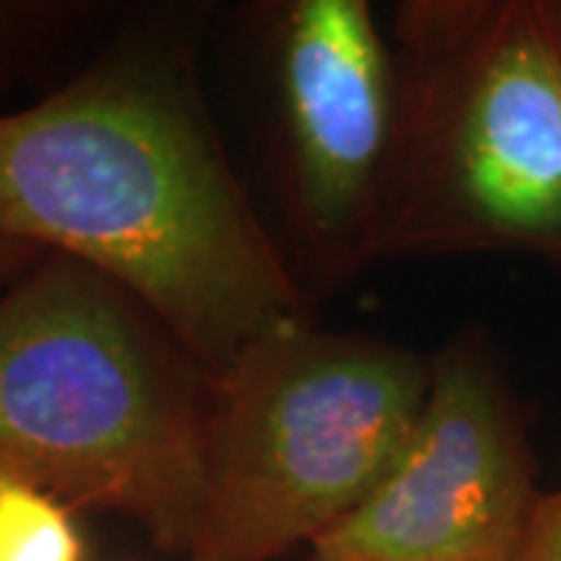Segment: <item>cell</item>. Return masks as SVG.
Masks as SVG:
<instances>
[{"label": "cell", "instance_id": "10", "mask_svg": "<svg viewBox=\"0 0 561 561\" xmlns=\"http://www.w3.org/2000/svg\"><path fill=\"white\" fill-rule=\"evenodd\" d=\"M556 10H559V20H561V0H556Z\"/></svg>", "mask_w": 561, "mask_h": 561}, {"label": "cell", "instance_id": "7", "mask_svg": "<svg viewBox=\"0 0 561 561\" xmlns=\"http://www.w3.org/2000/svg\"><path fill=\"white\" fill-rule=\"evenodd\" d=\"M0 561H88L76 508L0 474Z\"/></svg>", "mask_w": 561, "mask_h": 561}, {"label": "cell", "instance_id": "6", "mask_svg": "<svg viewBox=\"0 0 561 561\" xmlns=\"http://www.w3.org/2000/svg\"><path fill=\"white\" fill-rule=\"evenodd\" d=\"M287 216L324 278L381 262L402 144L393 44L365 0H294L275 32Z\"/></svg>", "mask_w": 561, "mask_h": 561}, {"label": "cell", "instance_id": "4", "mask_svg": "<svg viewBox=\"0 0 561 561\" xmlns=\"http://www.w3.org/2000/svg\"><path fill=\"white\" fill-rule=\"evenodd\" d=\"M431 359L309 321L213 378L206 478L187 561H275L350 515L400 456Z\"/></svg>", "mask_w": 561, "mask_h": 561}, {"label": "cell", "instance_id": "1", "mask_svg": "<svg viewBox=\"0 0 561 561\" xmlns=\"http://www.w3.org/2000/svg\"><path fill=\"white\" fill-rule=\"evenodd\" d=\"M0 241L135 294L216 378L309 321L306 294L221 157L179 62L122 50L0 116Z\"/></svg>", "mask_w": 561, "mask_h": 561}, {"label": "cell", "instance_id": "8", "mask_svg": "<svg viewBox=\"0 0 561 561\" xmlns=\"http://www.w3.org/2000/svg\"><path fill=\"white\" fill-rule=\"evenodd\" d=\"M512 561H561V486L552 493L542 490Z\"/></svg>", "mask_w": 561, "mask_h": 561}, {"label": "cell", "instance_id": "9", "mask_svg": "<svg viewBox=\"0 0 561 561\" xmlns=\"http://www.w3.org/2000/svg\"><path fill=\"white\" fill-rule=\"evenodd\" d=\"M44 256H47V250H41L35 243L0 241V294L13 280H20L25 272H32Z\"/></svg>", "mask_w": 561, "mask_h": 561}, {"label": "cell", "instance_id": "2", "mask_svg": "<svg viewBox=\"0 0 561 561\" xmlns=\"http://www.w3.org/2000/svg\"><path fill=\"white\" fill-rule=\"evenodd\" d=\"M213 375L122 284L47 253L0 294V474L187 556Z\"/></svg>", "mask_w": 561, "mask_h": 561}, {"label": "cell", "instance_id": "3", "mask_svg": "<svg viewBox=\"0 0 561 561\" xmlns=\"http://www.w3.org/2000/svg\"><path fill=\"white\" fill-rule=\"evenodd\" d=\"M402 144L381 262L527 253L561 272L556 0H409Z\"/></svg>", "mask_w": 561, "mask_h": 561}, {"label": "cell", "instance_id": "5", "mask_svg": "<svg viewBox=\"0 0 561 561\" xmlns=\"http://www.w3.org/2000/svg\"><path fill=\"white\" fill-rule=\"evenodd\" d=\"M527 415L478 331L431 356L421 415L312 561H512L540 502Z\"/></svg>", "mask_w": 561, "mask_h": 561}]
</instances>
